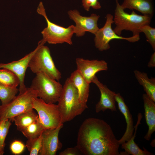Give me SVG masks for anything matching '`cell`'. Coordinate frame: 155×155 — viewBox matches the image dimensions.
<instances>
[{"mask_svg":"<svg viewBox=\"0 0 155 155\" xmlns=\"http://www.w3.org/2000/svg\"><path fill=\"white\" fill-rule=\"evenodd\" d=\"M144 109V116L148 126V131L144 138L149 141L152 134L155 131V102L145 93L142 95Z\"/></svg>","mask_w":155,"mask_h":155,"instance_id":"cell-16","label":"cell"},{"mask_svg":"<svg viewBox=\"0 0 155 155\" xmlns=\"http://www.w3.org/2000/svg\"><path fill=\"white\" fill-rule=\"evenodd\" d=\"M140 32L145 35L147 41L150 44L153 50L155 51V28L150 24H146L141 26L139 29Z\"/></svg>","mask_w":155,"mask_h":155,"instance_id":"cell-26","label":"cell"},{"mask_svg":"<svg viewBox=\"0 0 155 155\" xmlns=\"http://www.w3.org/2000/svg\"><path fill=\"white\" fill-rule=\"evenodd\" d=\"M44 44L41 40L38 42L28 67L34 73H43L59 81L61 78V73L55 65L49 48Z\"/></svg>","mask_w":155,"mask_h":155,"instance_id":"cell-5","label":"cell"},{"mask_svg":"<svg viewBox=\"0 0 155 155\" xmlns=\"http://www.w3.org/2000/svg\"><path fill=\"white\" fill-rule=\"evenodd\" d=\"M6 120L4 119L0 121V138L5 121Z\"/></svg>","mask_w":155,"mask_h":155,"instance_id":"cell-32","label":"cell"},{"mask_svg":"<svg viewBox=\"0 0 155 155\" xmlns=\"http://www.w3.org/2000/svg\"><path fill=\"white\" fill-rule=\"evenodd\" d=\"M69 78L78 91L80 102L87 106L90 84L85 80L77 69L71 74Z\"/></svg>","mask_w":155,"mask_h":155,"instance_id":"cell-17","label":"cell"},{"mask_svg":"<svg viewBox=\"0 0 155 155\" xmlns=\"http://www.w3.org/2000/svg\"><path fill=\"white\" fill-rule=\"evenodd\" d=\"M11 125V121L7 119L5 122L0 138V148L4 151L5 146V140Z\"/></svg>","mask_w":155,"mask_h":155,"instance_id":"cell-28","label":"cell"},{"mask_svg":"<svg viewBox=\"0 0 155 155\" xmlns=\"http://www.w3.org/2000/svg\"><path fill=\"white\" fill-rule=\"evenodd\" d=\"M37 11L43 16L46 21L47 26L41 32L43 38L41 40L45 43L57 44L67 43L72 44V38L74 34L75 26H70L65 28L50 21L46 16L43 3L41 1L38 7Z\"/></svg>","mask_w":155,"mask_h":155,"instance_id":"cell-4","label":"cell"},{"mask_svg":"<svg viewBox=\"0 0 155 155\" xmlns=\"http://www.w3.org/2000/svg\"><path fill=\"white\" fill-rule=\"evenodd\" d=\"M85 155H120V145L110 126L104 120L85 119L78 132L76 146Z\"/></svg>","mask_w":155,"mask_h":155,"instance_id":"cell-1","label":"cell"},{"mask_svg":"<svg viewBox=\"0 0 155 155\" xmlns=\"http://www.w3.org/2000/svg\"><path fill=\"white\" fill-rule=\"evenodd\" d=\"M37 97L36 91L30 87H27L25 90L19 92L9 103L0 105V121L7 119L11 120L18 115L33 109V99Z\"/></svg>","mask_w":155,"mask_h":155,"instance_id":"cell-7","label":"cell"},{"mask_svg":"<svg viewBox=\"0 0 155 155\" xmlns=\"http://www.w3.org/2000/svg\"><path fill=\"white\" fill-rule=\"evenodd\" d=\"M57 105L63 123L80 115L88 108L80 102L78 91L69 78L66 80Z\"/></svg>","mask_w":155,"mask_h":155,"instance_id":"cell-2","label":"cell"},{"mask_svg":"<svg viewBox=\"0 0 155 155\" xmlns=\"http://www.w3.org/2000/svg\"><path fill=\"white\" fill-rule=\"evenodd\" d=\"M63 124L54 129H45L42 133V146L40 155H55L61 149L62 144L59 138L60 130Z\"/></svg>","mask_w":155,"mask_h":155,"instance_id":"cell-12","label":"cell"},{"mask_svg":"<svg viewBox=\"0 0 155 155\" xmlns=\"http://www.w3.org/2000/svg\"><path fill=\"white\" fill-rule=\"evenodd\" d=\"M143 116L141 113L137 115V123L134 126V133L132 137L128 141L122 143L121 148L125 150L123 153L120 154V155H152L154 154L149 152L145 148L144 150L140 149L134 142V139L136 136V134L139 125L141 124V121Z\"/></svg>","mask_w":155,"mask_h":155,"instance_id":"cell-18","label":"cell"},{"mask_svg":"<svg viewBox=\"0 0 155 155\" xmlns=\"http://www.w3.org/2000/svg\"><path fill=\"white\" fill-rule=\"evenodd\" d=\"M38 119V115L33 109L18 115L11 121L14 122L17 129L21 131L30 125L37 121Z\"/></svg>","mask_w":155,"mask_h":155,"instance_id":"cell-21","label":"cell"},{"mask_svg":"<svg viewBox=\"0 0 155 155\" xmlns=\"http://www.w3.org/2000/svg\"><path fill=\"white\" fill-rule=\"evenodd\" d=\"M4 153V150H2L0 148V155H3Z\"/></svg>","mask_w":155,"mask_h":155,"instance_id":"cell-33","label":"cell"},{"mask_svg":"<svg viewBox=\"0 0 155 155\" xmlns=\"http://www.w3.org/2000/svg\"><path fill=\"white\" fill-rule=\"evenodd\" d=\"M148 66L149 67H155V52L152 54L149 61L148 64Z\"/></svg>","mask_w":155,"mask_h":155,"instance_id":"cell-31","label":"cell"},{"mask_svg":"<svg viewBox=\"0 0 155 155\" xmlns=\"http://www.w3.org/2000/svg\"><path fill=\"white\" fill-rule=\"evenodd\" d=\"M75 62L77 69L90 84L92 83L93 79L98 72L102 71H106L108 69L107 63L103 60H90L77 58L75 59Z\"/></svg>","mask_w":155,"mask_h":155,"instance_id":"cell-11","label":"cell"},{"mask_svg":"<svg viewBox=\"0 0 155 155\" xmlns=\"http://www.w3.org/2000/svg\"><path fill=\"white\" fill-rule=\"evenodd\" d=\"M25 147L26 146L21 141L15 140L11 144L10 149L13 154L19 155L22 153Z\"/></svg>","mask_w":155,"mask_h":155,"instance_id":"cell-27","label":"cell"},{"mask_svg":"<svg viewBox=\"0 0 155 155\" xmlns=\"http://www.w3.org/2000/svg\"><path fill=\"white\" fill-rule=\"evenodd\" d=\"M99 0H82V3L84 8L89 11L91 7L94 9H100L101 5Z\"/></svg>","mask_w":155,"mask_h":155,"instance_id":"cell-29","label":"cell"},{"mask_svg":"<svg viewBox=\"0 0 155 155\" xmlns=\"http://www.w3.org/2000/svg\"><path fill=\"white\" fill-rule=\"evenodd\" d=\"M106 18L104 26L99 28L94 34L95 46L99 51H103L109 49V42L113 39L125 40L131 42H137L140 39V37L136 36L125 37L118 35L112 28V25L114 23L113 16L108 13Z\"/></svg>","mask_w":155,"mask_h":155,"instance_id":"cell-9","label":"cell"},{"mask_svg":"<svg viewBox=\"0 0 155 155\" xmlns=\"http://www.w3.org/2000/svg\"><path fill=\"white\" fill-rule=\"evenodd\" d=\"M33 106L38 113V121L44 129L55 128L63 124L57 104L46 103L37 97L33 99Z\"/></svg>","mask_w":155,"mask_h":155,"instance_id":"cell-8","label":"cell"},{"mask_svg":"<svg viewBox=\"0 0 155 155\" xmlns=\"http://www.w3.org/2000/svg\"><path fill=\"white\" fill-rule=\"evenodd\" d=\"M36 74L30 87L36 91L38 97L48 103L57 102L63 91L62 85L44 73Z\"/></svg>","mask_w":155,"mask_h":155,"instance_id":"cell-6","label":"cell"},{"mask_svg":"<svg viewBox=\"0 0 155 155\" xmlns=\"http://www.w3.org/2000/svg\"><path fill=\"white\" fill-rule=\"evenodd\" d=\"M67 13L75 23L74 34L77 37L84 36L86 32L94 35L99 29L97 24L100 17L99 15L93 13L89 16H83L76 9L69 10Z\"/></svg>","mask_w":155,"mask_h":155,"instance_id":"cell-10","label":"cell"},{"mask_svg":"<svg viewBox=\"0 0 155 155\" xmlns=\"http://www.w3.org/2000/svg\"><path fill=\"white\" fill-rule=\"evenodd\" d=\"M115 1L116 6L113 21L116 26L114 31L121 36L123 30H128L132 32L133 36L140 37V27L146 24H150L152 17L138 14L133 10L131 13H128L122 8L118 0Z\"/></svg>","mask_w":155,"mask_h":155,"instance_id":"cell-3","label":"cell"},{"mask_svg":"<svg viewBox=\"0 0 155 155\" xmlns=\"http://www.w3.org/2000/svg\"><path fill=\"white\" fill-rule=\"evenodd\" d=\"M115 100L117 103L119 110L125 117L126 123L125 131L121 138L118 140L120 145L129 140L132 137L134 130V126L132 115L123 98L120 93H116Z\"/></svg>","mask_w":155,"mask_h":155,"instance_id":"cell-15","label":"cell"},{"mask_svg":"<svg viewBox=\"0 0 155 155\" xmlns=\"http://www.w3.org/2000/svg\"><path fill=\"white\" fill-rule=\"evenodd\" d=\"M25 146L30 152V155H39L42 146V133L36 138L28 139Z\"/></svg>","mask_w":155,"mask_h":155,"instance_id":"cell-25","label":"cell"},{"mask_svg":"<svg viewBox=\"0 0 155 155\" xmlns=\"http://www.w3.org/2000/svg\"><path fill=\"white\" fill-rule=\"evenodd\" d=\"M0 84L6 86L17 88L19 85L18 77L12 71L4 68H0Z\"/></svg>","mask_w":155,"mask_h":155,"instance_id":"cell-22","label":"cell"},{"mask_svg":"<svg viewBox=\"0 0 155 155\" xmlns=\"http://www.w3.org/2000/svg\"><path fill=\"white\" fill-rule=\"evenodd\" d=\"M92 83L96 85L100 93V100L95 106L96 112H104L108 109L112 111H117L115 100L116 93L100 82L96 76L94 78Z\"/></svg>","mask_w":155,"mask_h":155,"instance_id":"cell-14","label":"cell"},{"mask_svg":"<svg viewBox=\"0 0 155 155\" xmlns=\"http://www.w3.org/2000/svg\"><path fill=\"white\" fill-rule=\"evenodd\" d=\"M133 73L140 84L143 87L146 94L155 102V78H149L147 73L138 70H134Z\"/></svg>","mask_w":155,"mask_h":155,"instance_id":"cell-20","label":"cell"},{"mask_svg":"<svg viewBox=\"0 0 155 155\" xmlns=\"http://www.w3.org/2000/svg\"><path fill=\"white\" fill-rule=\"evenodd\" d=\"M45 129L38 120L24 128L21 132L28 139H30L39 137Z\"/></svg>","mask_w":155,"mask_h":155,"instance_id":"cell-23","label":"cell"},{"mask_svg":"<svg viewBox=\"0 0 155 155\" xmlns=\"http://www.w3.org/2000/svg\"><path fill=\"white\" fill-rule=\"evenodd\" d=\"M124 10H135L144 15L153 16L154 13L153 0H124L121 4Z\"/></svg>","mask_w":155,"mask_h":155,"instance_id":"cell-19","label":"cell"},{"mask_svg":"<svg viewBox=\"0 0 155 155\" xmlns=\"http://www.w3.org/2000/svg\"><path fill=\"white\" fill-rule=\"evenodd\" d=\"M37 49V47L33 51L17 61L7 63H0V68L8 69L18 77L19 80V92H24L27 88L24 84L26 72L28 67L29 61Z\"/></svg>","mask_w":155,"mask_h":155,"instance_id":"cell-13","label":"cell"},{"mask_svg":"<svg viewBox=\"0 0 155 155\" xmlns=\"http://www.w3.org/2000/svg\"><path fill=\"white\" fill-rule=\"evenodd\" d=\"M82 154L76 146L68 148L60 152L59 155H78Z\"/></svg>","mask_w":155,"mask_h":155,"instance_id":"cell-30","label":"cell"},{"mask_svg":"<svg viewBox=\"0 0 155 155\" xmlns=\"http://www.w3.org/2000/svg\"><path fill=\"white\" fill-rule=\"evenodd\" d=\"M19 92L17 88H13L0 84V100L1 105L10 102Z\"/></svg>","mask_w":155,"mask_h":155,"instance_id":"cell-24","label":"cell"}]
</instances>
